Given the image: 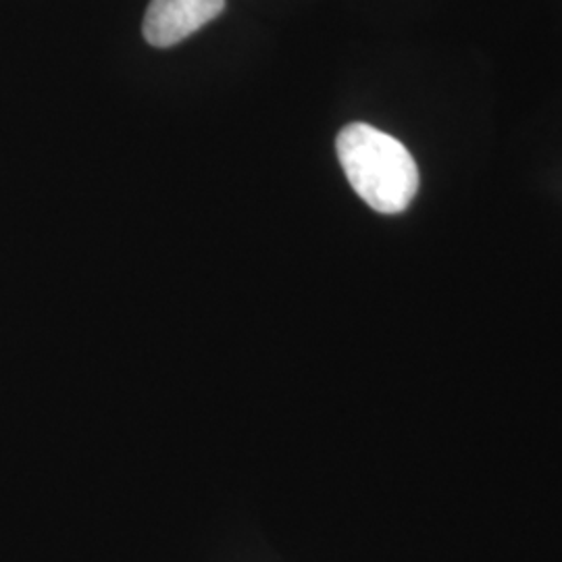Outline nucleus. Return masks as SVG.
Wrapping results in <instances>:
<instances>
[{
    "label": "nucleus",
    "mask_w": 562,
    "mask_h": 562,
    "mask_svg": "<svg viewBox=\"0 0 562 562\" xmlns=\"http://www.w3.org/2000/svg\"><path fill=\"white\" fill-rule=\"evenodd\" d=\"M223 9L225 0H150L142 32L148 44L169 48L220 18Z\"/></svg>",
    "instance_id": "obj_2"
},
{
    "label": "nucleus",
    "mask_w": 562,
    "mask_h": 562,
    "mask_svg": "<svg viewBox=\"0 0 562 562\" xmlns=\"http://www.w3.org/2000/svg\"><path fill=\"white\" fill-rule=\"evenodd\" d=\"M341 169L373 211L396 215L419 190V169L401 140L367 123H350L336 140Z\"/></svg>",
    "instance_id": "obj_1"
}]
</instances>
